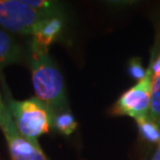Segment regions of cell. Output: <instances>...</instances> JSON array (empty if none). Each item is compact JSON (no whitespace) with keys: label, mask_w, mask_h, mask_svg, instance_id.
Returning <instances> with one entry per match:
<instances>
[{"label":"cell","mask_w":160,"mask_h":160,"mask_svg":"<svg viewBox=\"0 0 160 160\" xmlns=\"http://www.w3.org/2000/svg\"><path fill=\"white\" fill-rule=\"evenodd\" d=\"M28 63L36 97L54 116L67 111L68 100L62 75L49 56L47 48L31 41L28 49Z\"/></svg>","instance_id":"1"},{"label":"cell","mask_w":160,"mask_h":160,"mask_svg":"<svg viewBox=\"0 0 160 160\" xmlns=\"http://www.w3.org/2000/svg\"><path fill=\"white\" fill-rule=\"evenodd\" d=\"M4 101L18 132L30 142H38V137L48 133L53 127L54 114L37 97L18 101L12 97L4 85Z\"/></svg>","instance_id":"2"},{"label":"cell","mask_w":160,"mask_h":160,"mask_svg":"<svg viewBox=\"0 0 160 160\" xmlns=\"http://www.w3.org/2000/svg\"><path fill=\"white\" fill-rule=\"evenodd\" d=\"M45 19L24 0H0V26L11 32L33 36Z\"/></svg>","instance_id":"3"},{"label":"cell","mask_w":160,"mask_h":160,"mask_svg":"<svg viewBox=\"0 0 160 160\" xmlns=\"http://www.w3.org/2000/svg\"><path fill=\"white\" fill-rule=\"evenodd\" d=\"M152 72L148 67L145 78L121 96L112 108V113L119 116H129L139 120L149 117L151 108Z\"/></svg>","instance_id":"4"},{"label":"cell","mask_w":160,"mask_h":160,"mask_svg":"<svg viewBox=\"0 0 160 160\" xmlns=\"http://www.w3.org/2000/svg\"><path fill=\"white\" fill-rule=\"evenodd\" d=\"M8 142L12 160H48L38 142H30L20 135L12 117L1 128Z\"/></svg>","instance_id":"5"},{"label":"cell","mask_w":160,"mask_h":160,"mask_svg":"<svg viewBox=\"0 0 160 160\" xmlns=\"http://www.w3.org/2000/svg\"><path fill=\"white\" fill-rule=\"evenodd\" d=\"M62 18H47L38 27L33 34V41L45 48H47L58 39L62 30Z\"/></svg>","instance_id":"6"},{"label":"cell","mask_w":160,"mask_h":160,"mask_svg":"<svg viewBox=\"0 0 160 160\" xmlns=\"http://www.w3.org/2000/svg\"><path fill=\"white\" fill-rule=\"evenodd\" d=\"M149 67L152 72V95L149 118L160 126V52L153 56Z\"/></svg>","instance_id":"7"},{"label":"cell","mask_w":160,"mask_h":160,"mask_svg":"<svg viewBox=\"0 0 160 160\" xmlns=\"http://www.w3.org/2000/svg\"><path fill=\"white\" fill-rule=\"evenodd\" d=\"M21 55V49L14 38L0 29V70L20 62Z\"/></svg>","instance_id":"8"},{"label":"cell","mask_w":160,"mask_h":160,"mask_svg":"<svg viewBox=\"0 0 160 160\" xmlns=\"http://www.w3.org/2000/svg\"><path fill=\"white\" fill-rule=\"evenodd\" d=\"M25 3L45 18H62V6L57 1L48 0H24Z\"/></svg>","instance_id":"9"},{"label":"cell","mask_w":160,"mask_h":160,"mask_svg":"<svg viewBox=\"0 0 160 160\" xmlns=\"http://www.w3.org/2000/svg\"><path fill=\"white\" fill-rule=\"evenodd\" d=\"M142 138L151 143H160V126L149 117L136 120Z\"/></svg>","instance_id":"10"},{"label":"cell","mask_w":160,"mask_h":160,"mask_svg":"<svg viewBox=\"0 0 160 160\" xmlns=\"http://www.w3.org/2000/svg\"><path fill=\"white\" fill-rule=\"evenodd\" d=\"M78 124L76 122L75 118L72 116V113L69 110L63 111L54 117L53 127L59 131L60 133L65 135L72 134L77 128Z\"/></svg>","instance_id":"11"},{"label":"cell","mask_w":160,"mask_h":160,"mask_svg":"<svg viewBox=\"0 0 160 160\" xmlns=\"http://www.w3.org/2000/svg\"><path fill=\"white\" fill-rule=\"evenodd\" d=\"M128 73H129L130 77L133 78L134 80H137V81H140L145 78V76L147 74V70L142 67V60L137 57H134V58L129 60V63H128Z\"/></svg>","instance_id":"12"},{"label":"cell","mask_w":160,"mask_h":160,"mask_svg":"<svg viewBox=\"0 0 160 160\" xmlns=\"http://www.w3.org/2000/svg\"><path fill=\"white\" fill-rule=\"evenodd\" d=\"M9 117H11V113H9V111H8V108L6 106L4 99L0 95V129H1V127L4 125L6 120H8Z\"/></svg>","instance_id":"13"},{"label":"cell","mask_w":160,"mask_h":160,"mask_svg":"<svg viewBox=\"0 0 160 160\" xmlns=\"http://www.w3.org/2000/svg\"><path fill=\"white\" fill-rule=\"evenodd\" d=\"M152 160H160V145H159L158 149H157V151H156L155 155H154V157H153Z\"/></svg>","instance_id":"14"}]
</instances>
